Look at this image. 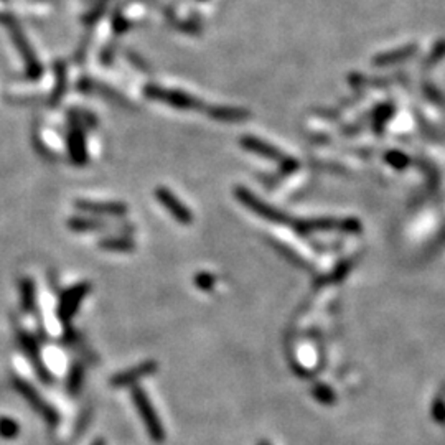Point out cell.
<instances>
[{
	"instance_id": "1",
	"label": "cell",
	"mask_w": 445,
	"mask_h": 445,
	"mask_svg": "<svg viewBox=\"0 0 445 445\" xmlns=\"http://www.w3.org/2000/svg\"><path fill=\"white\" fill-rule=\"evenodd\" d=\"M132 399L135 404V409H137L140 419L147 429L149 435L153 442H162L165 439V430H163V425L158 419V414L153 409L151 399H149L147 395L142 388H134L132 390Z\"/></svg>"
},
{
	"instance_id": "2",
	"label": "cell",
	"mask_w": 445,
	"mask_h": 445,
	"mask_svg": "<svg viewBox=\"0 0 445 445\" xmlns=\"http://www.w3.org/2000/svg\"><path fill=\"white\" fill-rule=\"evenodd\" d=\"M13 386H15L18 395H20L23 399L28 402V404L34 407V409L39 412L41 418L46 420V423H48L50 425L58 424V420H60L58 412H56L50 404H46V402L43 401V397H41L39 392L35 391V388L32 386V384H28L27 381H23V379H20V378H15L13 379Z\"/></svg>"
},
{
	"instance_id": "3",
	"label": "cell",
	"mask_w": 445,
	"mask_h": 445,
	"mask_svg": "<svg viewBox=\"0 0 445 445\" xmlns=\"http://www.w3.org/2000/svg\"><path fill=\"white\" fill-rule=\"evenodd\" d=\"M91 290V285L88 284H78L74 287L68 289L67 292L62 295V302H60L58 313L60 318L63 322H69L71 318L76 315L79 306H81L83 299L86 297V294Z\"/></svg>"
},
{
	"instance_id": "4",
	"label": "cell",
	"mask_w": 445,
	"mask_h": 445,
	"mask_svg": "<svg viewBox=\"0 0 445 445\" xmlns=\"http://www.w3.org/2000/svg\"><path fill=\"white\" fill-rule=\"evenodd\" d=\"M157 371V363L156 362H144L137 364L135 368L125 369V371H121L114 374L111 378V386L114 388H125V386H132L134 383H137L139 379H142L145 376H151Z\"/></svg>"
},
{
	"instance_id": "5",
	"label": "cell",
	"mask_w": 445,
	"mask_h": 445,
	"mask_svg": "<svg viewBox=\"0 0 445 445\" xmlns=\"http://www.w3.org/2000/svg\"><path fill=\"white\" fill-rule=\"evenodd\" d=\"M17 336H18V341H20V346L23 348V351H25L28 358H30V362L34 363L35 371L40 374L41 381L43 383L51 381V374L46 371V368L43 367V362H41L40 350H39V345H36V340L32 335H28L27 331H22V330L17 331Z\"/></svg>"
},
{
	"instance_id": "6",
	"label": "cell",
	"mask_w": 445,
	"mask_h": 445,
	"mask_svg": "<svg viewBox=\"0 0 445 445\" xmlns=\"http://www.w3.org/2000/svg\"><path fill=\"white\" fill-rule=\"evenodd\" d=\"M147 96L153 97V100L163 101L167 104L180 107V109H191V107H198V101L190 97L185 93H177V91H167V89H160V88H153L149 86L147 88Z\"/></svg>"
},
{
	"instance_id": "7",
	"label": "cell",
	"mask_w": 445,
	"mask_h": 445,
	"mask_svg": "<svg viewBox=\"0 0 445 445\" xmlns=\"http://www.w3.org/2000/svg\"><path fill=\"white\" fill-rule=\"evenodd\" d=\"M157 198L163 206H165L168 212L173 214V218H175L178 223H182V224H190L191 223V213L189 212V210H186V206L182 203V201L178 200L175 195L172 193L170 190L158 189L157 190Z\"/></svg>"
},
{
	"instance_id": "8",
	"label": "cell",
	"mask_w": 445,
	"mask_h": 445,
	"mask_svg": "<svg viewBox=\"0 0 445 445\" xmlns=\"http://www.w3.org/2000/svg\"><path fill=\"white\" fill-rule=\"evenodd\" d=\"M236 193H238V198H240L242 203L247 206V208H251L252 212H256L257 214H261V217L271 219V221L284 223V214L282 213L275 212L274 208H269V206L257 200L256 196H252L251 191H247L245 189H238Z\"/></svg>"
},
{
	"instance_id": "9",
	"label": "cell",
	"mask_w": 445,
	"mask_h": 445,
	"mask_svg": "<svg viewBox=\"0 0 445 445\" xmlns=\"http://www.w3.org/2000/svg\"><path fill=\"white\" fill-rule=\"evenodd\" d=\"M78 208L95 213H109V214H124L128 212L123 203H96V201H78Z\"/></svg>"
},
{
	"instance_id": "10",
	"label": "cell",
	"mask_w": 445,
	"mask_h": 445,
	"mask_svg": "<svg viewBox=\"0 0 445 445\" xmlns=\"http://www.w3.org/2000/svg\"><path fill=\"white\" fill-rule=\"evenodd\" d=\"M242 145H245L246 149H249V151L256 152V153H261V156H264L267 158H274V160H282V153H280L278 149L271 147L269 144L262 142V140H257L254 137H242Z\"/></svg>"
},
{
	"instance_id": "11",
	"label": "cell",
	"mask_w": 445,
	"mask_h": 445,
	"mask_svg": "<svg viewBox=\"0 0 445 445\" xmlns=\"http://www.w3.org/2000/svg\"><path fill=\"white\" fill-rule=\"evenodd\" d=\"M20 297L22 308L25 312H34L36 303V290L32 279H23L20 282Z\"/></svg>"
},
{
	"instance_id": "12",
	"label": "cell",
	"mask_w": 445,
	"mask_h": 445,
	"mask_svg": "<svg viewBox=\"0 0 445 445\" xmlns=\"http://www.w3.org/2000/svg\"><path fill=\"white\" fill-rule=\"evenodd\" d=\"M210 114H212V117H214V119L228 121V123H234V121H245L247 117L246 111L228 109V107H217V109H210Z\"/></svg>"
},
{
	"instance_id": "13",
	"label": "cell",
	"mask_w": 445,
	"mask_h": 445,
	"mask_svg": "<svg viewBox=\"0 0 445 445\" xmlns=\"http://www.w3.org/2000/svg\"><path fill=\"white\" fill-rule=\"evenodd\" d=\"M84 383V368L83 364H73L71 368V373H69V378H68V391L71 392V395H78L79 391H81V386Z\"/></svg>"
},
{
	"instance_id": "14",
	"label": "cell",
	"mask_w": 445,
	"mask_h": 445,
	"mask_svg": "<svg viewBox=\"0 0 445 445\" xmlns=\"http://www.w3.org/2000/svg\"><path fill=\"white\" fill-rule=\"evenodd\" d=\"M69 149H71V156L74 158V162L78 163H83L84 160H86V156H84V144H83V135L81 132H74V135H71V139H69Z\"/></svg>"
},
{
	"instance_id": "15",
	"label": "cell",
	"mask_w": 445,
	"mask_h": 445,
	"mask_svg": "<svg viewBox=\"0 0 445 445\" xmlns=\"http://www.w3.org/2000/svg\"><path fill=\"white\" fill-rule=\"evenodd\" d=\"M18 432H20V427L15 420L11 418H0V437L2 439H15Z\"/></svg>"
},
{
	"instance_id": "16",
	"label": "cell",
	"mask_w": 445,
	"mask_h": 445,
	"mask_svg": "<svg viewBox=\"0 0 445 445\" xmlns=\"http://www.w3.org/2000/svg\"><path fill=\"white\" fill-rule=\"evenodd\" d=\"M101 247L109 251H130L132 249V242L125 240H106L101 242Z\"/></svg>"
},
{
	"instance_id": "17",
	"label": "cell",
	"mask_w": 445,
	"mask_h": 445,
	"mask_svg": "<svg viewBox=\"0 0 445 445\" xmlns=\"http://www.w3.org/2000/svg\"><path fill=\"white\" fill-rule=\"evenodd\" d=\"M195 284L198 285V289H201V290H212L213 285H214V278L212 274L201 273L195 278Z\"/></svg>"
},
{
	"instance_id": "18",
	"label": "cell",
	"mask_w": 445,
	"mask_h": 445,
	"mask_svg": "<svg viewBox=\"0 0 445 445\" xmlns=\"http://www.w3.org/2000/svg\"><path fill=\"white\" fill-rule=\"evenodd\" d=\"M69 226H71L73 229H79V231H84V229H95V228H100L101 224L100 223H93V219H71L69 221Z\"/></svg>"
},
{
	"instance_id": "19",
	"label": "cell",
	"mask_w": 445,
	"mask_h": 445,
	"mask_svg": "<svg viewBox=\"0 0 445 445\" xmlns=\"http://www.w3.org/2000/svg\"><path fill=\"white\" fill-rule=\"evenodd\" d=\"M411 51L409 50H401L399 53L396 55H384L381 56V58H378V62H381L383 64L390 63V62H395V60H399V58H406V56H409Z\"/></svg>"
},
{
	"instance_id": "20",
	"label": "cell",
	"mask_w": 445,
	"mask_h": 445,
	"mask_svg": "<svg viewBox=\"0 0 445 445\" xmlns=\"http://www.w3.org/2000/svg\"><path fill=\"white\" fill-rule=\"evenodd\" d=\"M91 445H106V440L104 439H96Z\"/></svg>"
},
{
	"instance_id": "21",
	"label": "cell",
	"mask_w": 445,
	"mask_h": 445,
	"mask_svg": "<svg viewBox=\"0 0 445 445\" xmlns=\"http://www.w3.org/2000/svg\"><path fill=\"white\" fill-rule=\"evenodd\" d=\"M257 445H271V444H269V442H267V440H261V442H259V444H257Z\"/></svg>"
}]
</instances>
